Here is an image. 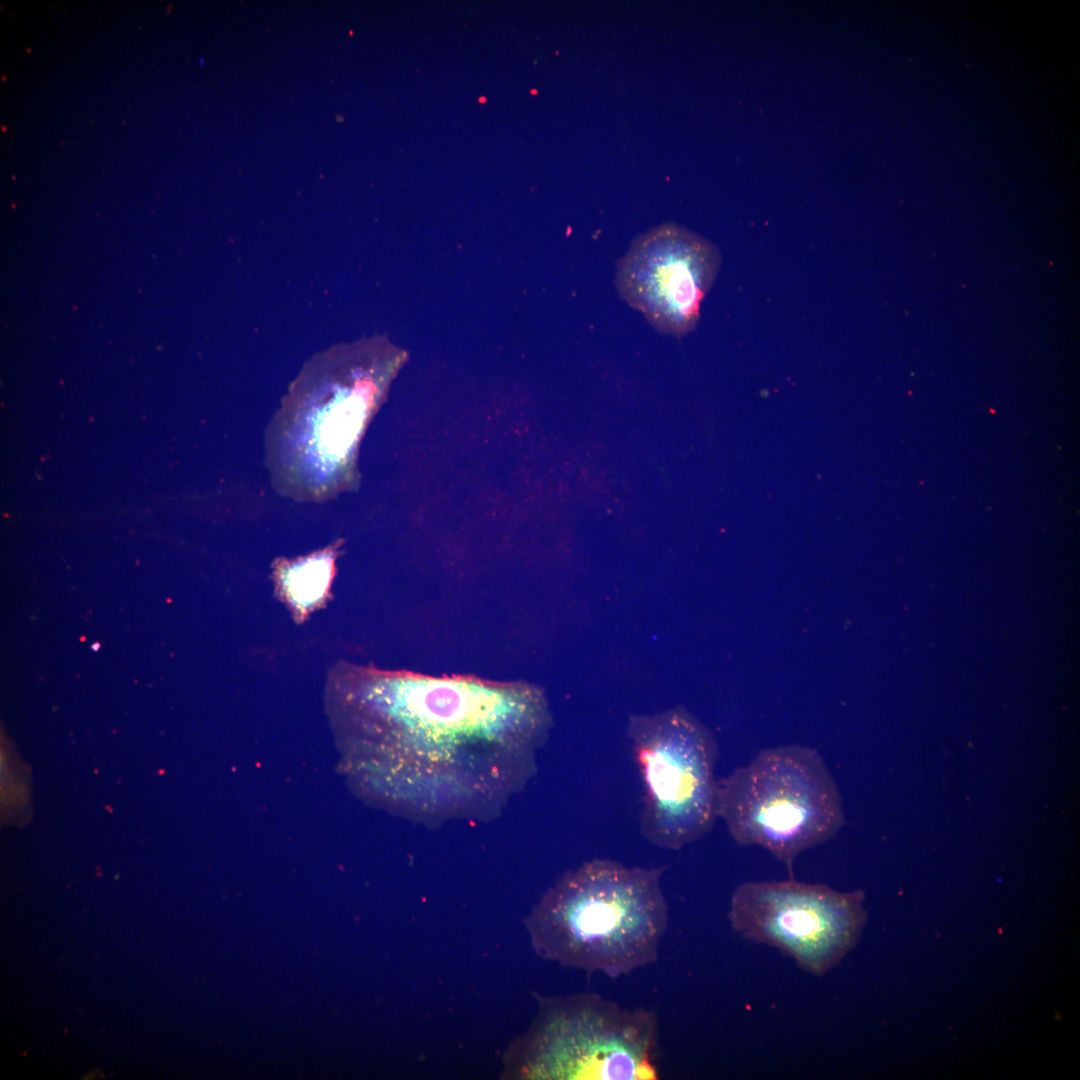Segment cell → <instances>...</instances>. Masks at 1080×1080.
Returning a JSON list of instances; mask_svg holds the SVG:
<instances>
[{
    "instance_id": "obj_1",
    "label": "cell",
    "mask_w": 1080,
    "mask_h": 1080,
    "mask_svg": "<svg viewBox=\"0 0 1080 1080\" xmlns=\"http://www.w3.org/2000/svg\"><path fill=\"white\" fill-rule=\"evenodd\" d=\"M350 770L384 802L441 819L500 807L536 771L552 717L527 682L338 664L327 686Z\"/></svg>"
},
{
    "instance_id": "obj_2",
    "label": "cell",
    "mask_w": 1080,
    "mask_h": 1080,
    "mask_svg": "<svg viewBox=\"0 0 1080 1080\" xmlns=\"http://www.w3.org/2000/svg\"><path fill=\"white\" fill-rule=\"evenodd\" d=\"M404 354L383 339L338 345L311 358L291 384L265 437L275 489L324 501L357 484L360 440Z\"/></svg>"
},
{
    "instance_id": "obj_3",
    "label": "cell",
    "mask_w": 1080,
    "mask_h": 1080,
    "mask_svg": "<svg viewBox=\"0 0 1080 1080\" xmlns=\"http://www.w3.org/2000/svg\"><path fill=\"white\" fill-rule=\"evenodd\" d=\"M664 870L598 858L567 872L527 918L535 951L611 978L653 963L668 924Z\"/></svg>"
},
{
    "instance_id": "obj_4",
    "label": "cell",
    "mask_w": 1080,
    "mask_h": 1080,
    "mask_svg": "<svg viewBox=\"0 0 1080 1080\" xmlns=\"http://www.w3.org/2000/svg\"><path fill=\"white\" fill-rule=\"evenodd\" d=\"M718 818L733 840L759 846L791 869L805 850L832 839L844 824L835 779L813 748L782 745L759 752L718 779Z\"/></svg>"
},
{
    "instance_id": "obj_5",
    "label": "cell",
    "mask_w": 1080,
    "mask_h": 1080,
    "mask_svg": "<svg viewBox=\"0 0 1080 1080\" xmlns=\"http://www.w3.org/2000/svg\"><path fill=\"white\" fill-rule=\"evenodd\" d=\"M657 1019L591 994L551 999L514 1045L513 1075L529 1079L651 1080Z\"/></svg>"
},
{
    "instance_id": "obj_6",
    "label": "cell",
    "mask_w": 1080,
    "mask_h": 1080,
    "mask_svg": "<svg viewBox=\"0 0 1080 1080\" xmlns=\"http://www.w3.org/2000/svg\"><path fill=\"white\" fill-rule=\"evenodd\" d=\"M627 735L642 784V836L668 850L702 838L718 818L712 733L678 706L630 716Z\"/></svg>"
},
{
    "instance_id": "obj_7",
    "label": "cell",
    "mask_w": 1080,
    "mask_h": 1080,
    "mask_svg": "<svg viewBox=\"0 0 1080 1080\" xmlns=\"http://www.w3.org/2000/svg\"><path fill=\"white\" fill-rule=\"evenodd\" d=\"M864 892L825 884L746 882L732 895L728 918L747 940L767 944L806 971L823 975L855 946L867 915Z\"/></svg>"
},
{
    "instance_id": "obj_8",
    "label": "cell",
    "mask_w": 1080,
    "mask_h": 1080,
    "mask_svg": "<svg viewBox=\"0 0 1080 1080\" xmlns=\"http://www.w3.org/2000/svg\"><path fill=\"white\" fill-rule=\"evenodd\" d=\"M720 260L707 239L661 225L637 237L618 261L616 288L658 331L681 336L696 326Z\"/></svg>"
},
{
    "instance_id": "obj_9",
    "label": "cell",
    "mask_w": 1080,
    "mask_h": 1080,
    "mask_svg": "<svg viewBox=\"0 0 1080 1080\" xmlns=\"http://www.w3.org/2000/svg\"><path fill=\"white\" fill-rule=\"evenodd\" d=\"M339 544L294 559H278L273 578L280 598L297 621L325 603L334 575Z\"/></svg>"
}]
</instances>
